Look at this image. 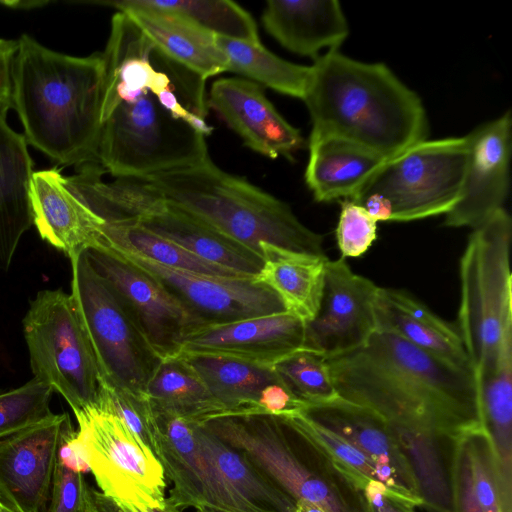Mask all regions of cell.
Wrapping results in <instances>:
<instances>
[{
  "mask_svg": "<svg viewBox=\"0 0 512 512\" xmlns=\"http://www.w3.org/2000/svg\"><path fill=\"white\" fill-rule=\"evenodd\" d=\"M326 359L338 395L378 413L392 428L457 439L481 427L473 371L391 332L377 330L362 347Z\"/></svg>",
  "mask_w": 512,
  "mask_h": 512,
  "instance_id": "6da1fadb",
  "label": "cell"
},
{
  "mask_svg": "<svg viewBox=\"0 0 512 512\" xmlns=\"http://www.w3.org/2000/svg\"><path fill=\"white\" fill-rule=\"evenodd\" d=\"M11 66V108L32 145L60 165L95 163L101 134L102 53L75 57L27 34Z\"/></svg>",
  "mask_w": 512,
  "mask_h": 512,
  "instance_id": "7a4b0ae2",
  "label": "cell"
},
{
  "mask_svg": "<svg viewBox=\"0 0 512 512\" xmlns=\"http://www.w3.org/2000/svg\"><path fill=\"white\" fill-rule=\"evenodd\" d=\"M303 101L312 123L309 138L343 139L387 159L429 133L422 100L388 66L339 50L314 60Z\"/></svg>",
  "mask_w": 512,
  "mask_h": 512,
  "instance_id": "3957f363",
  "label": "cell"
},
{
  "mask_svg": "<svg viewBox=\"0 0 512 512\" xmlns=\"http://www.w3.org/2000/svg\"><path fill=\"white\" fill-rule=\"evenodd\" d=\"M167 203L262 255L260 243L328 258L322 235L302 224L290 206L209 158L181 169L135 179Z\"/></svg>",
  "mask_w": 512,
  "mask_h": 512,
  "instance_id": "277c9868",
  "label": "cell"
},
{
  "mask_svg": "<svg viewBox=\"0 0 512 512\" xmlns=\"http://www.w3.org/2000/svg\"><path fill=\"white\" fill-rule=\"evenodd\" d=\"M202 426L245 455L294 504L307 502L325 512H373L365 484L281 419L224 415Z\"/></svg>",
  "mask_w": 512,
  "mask_h": 512,
  "instance_id": "5b68a950",
  "label": "cell"
},
{
  "mask_svg": "<svg viewBox=\"0 0 512 512\" xmlns=\"http://www.w3.org/2000/svg\"><path fill=\"white\" fill-rule=\"evenodd\" d=\"M101 125L95 163L118 179H142L210 158L205 136L175 118L149 89L118 98Z\"/></svg>",
  "mask_w": 512,
  "mask_h": 512,
  "instance_id": "8992f818",
  "label": "cell"
},
{
  "mask_svg": "<svg viewBox=\"0 0 512 512\" xmlns=\"http://www.w3.org/2000/svg\"><path fill=\"white\" fill-rule=\"evenodd\" d=\"M467 136L421 141L386 159L350 199L377 222L446 215L459 202Z\"/></svg>",
  "mask_w": 512,
  "mask_h": 512,
  "instance_id": "52a82bcc",
  "label": "cell"
},
{
  "mask_svg": "<svg viewBox=\"0 0 512 512\" xmlns=\"http://www.w3.org/2000/svg\"><path fill=\"white\" fill-rule=\"evenodd\" d=\"M512 221L502 208L473 229L460 259L457 331L474 375L489 370L512 328Z\"/></svg>",
  "mask_w": 512,
  "mask_h": 512,
  "instance_id": "ba28073f",
  "label": "cell"
},
{
  "mask_svg": "<svg viewBox=\"0 0 512 512\" xmlns=\"http://www.w3.org/2000/svg\"><path fill=\"white\" fill-rule=\"evenodd\" d=\"M23 332L33 378L59 393L74 413L97 407L104 383L70 294L39 291L23 319Z\"/></svg>",
  "mask_w": 512,
  "mask_h": 512,
  "instance_id": "9c48e42d",
  "label": "cell"
},
{
  "mask_svg": "<svg viewBox=\"0 0 512 512\" xmlns=\"http://www.w3.org/2000/svg\"><path fill=\"white\" fill-rule=\"evenodd\" d=\"M70 260V296L104 385L144 395L161 359L85 252Z\"/></svg>",
  "mask_w": 512,
  "mask_h": 512,
  "instance_id": "30bf717a",
  "label": "cell"
},
{
  "mask_svg": "<svg viewBox=\"0 0 512 512\" xmlns=\"http://www.w3.org/2000/svg\"><path fill=\"white\" fill-rule=\"evenodd\" d=\"M77 438L101 492L120 503L163 506L166 476L155 454L112 413L91 407L74 413Z\"/></svg>",
  "mask_w": 512,
  "mask_h": 512,
  "instance_id": "8fae6325",
  "label": "cell"
},
{
  "mask_svg": "<svg viewBox=\"0 0 512 512\" xmlns=\"http://www.w3.org/2000/svg\"><path fill=\"white\" fill-rule=\"evenodd\" d=\"M85 254L161 360L179 355L185 339L204 326L158 279L114 251Z\"/></svg>",
  "mask_w": 512,
  "mask_h": 512,
  "instance_id": "7c38bea8",
  "label": "cell"
},
{
  "mask_svg": "<svg viewBox=\"0 0 512 512\" xmlns=\"http://www.w3.org/2000/svg\"><path fill=\"white\" fill-rule=\"evenodd\" d=\"M158 279L204 326L286 312L253 276H218L174 269L132 252L108 248Z\"/></svg>",
  "mask_w": 512,
  "mask_h": 512,
  "instance_id": "4fadbf2b",
  "label": "cell"
},
{
  "mask_svg": "<svg viewBox=\"0 0 512 512\" xmlns=\"http://www.w3.org/2000/svg\"><path fill=\"white\" fill-rule=\"evenodd\" d=\"M379 288L353 272L345 258L328 259L320 306L315 317L305 323L303 348L331 358L365 345L377 331Z\"/></svg>",
  "mask_w": 512,
  "mask_h": 512,
  "instance_id": "5bb4252c",
  "label": "cell"
},
{
  "mask_svg": "<svg viewBox=\"0 0 512 512\" xmlns=\"http://www.w3.org/2000/svg\"><path fill=\"white\" fill-rule=\"evenodd\" d=\"M74 432L67 413H53L1 439L0 503L15 512H45L59 448Z\"/></svg>",
  "mask_w": 512,
  "mask_h": 512,
  "instance_id": "9a60e30c",
  "label": "cell"
},
{
  "mask_svg": "<svg viewBox=\"0 0 512 512\" xmlns=\"http://www.w3.org/2000/svg\"><path fill=\"white\" fill-rule=\"evenodd\" d=\"M512 118L509 111L469 134L462 194L445 215L448 227L476 228L504 208L509 188Z\"/></svg>",
  "mask_w": 512,
  "mask_h": 512,
  "instance_id": "2e32d148",
  "label": "cell"
},
{
  "mask_svg": "<svg viewBox=\"0 0 512 512\" xmlns=\"http://www.w3.org/2000/svg\"><path fill=\"white\" fill-rule=\"evenodd\" d=\"M305 323L281 312L202 326L184 341L180 354L222 357L270 366L302 349Z\"/></svg>",
  "mask_w": 512,
  "mask_h": 512,
  "instance_id": "e0dca14e",
  "label": "cell"
},
{
  "mask_svg": "<svg viewBox=\"0 0 512 512\" xmlns=\"http://www.w3.org/2000/svg\"><path fill=\"white\" fill-rule=\"evenodd\" d=\"M303 412L374 461L385 476L389 494L415 508L423 506L409 463L391 426L382 416L341 397Z\"/></svg>",
  "mask_w": 512,
  "mask_h": 512,
  "instance_id": "ac0fdd59",
  "label": "cell"
},
{
  "mask_svg": "<svg viewBox=\"0 0 512 512\" xmlns=\"http://www.w3.org/2000/svg\"><path fill=\"white\" fill-rule=\"evenodd\" d=\"M207 105L244 145L268 158L291 160L305 144L301 132L279 114L262 86L251 80L230 77L214 81Z\"/></svg>",
  "mask_w": 512,
  "mask_h": 512,
  "instance_id": "d6986e66",
  "label": "cell"
},
{
  "mask_svg": "<svg viewBox=\"0 0 512 512\" xmlns=\"http://www.w3.org/2000/svg\"><path fill=\"white\" fill-rule=\"evenodd\" d=\"M29 195L33 224L39 235L70 259L102 247L106 220L59 169L34 172Z\"/></svg>",
  "mask_w": 512,
  "mask_h": 512,
  "instance_id": "ffe728a7",
  "label": "cell"
},
{
  "mask_svg": "<svg viewBox=\"0 0 512 512\" xmlns=\"http://www.w3.org/2000/svg\"><path fill=\"white\" fill-rule=\"evenodd\" d=\"M138 199L137 214L133 220L146 229L210 263L243 275L255 277L262 268L261 254L167 203L142 183Z\"/></svg>",
  "mask_w": 512,
  "mask_h": 512,
  "instance_id": "44dd1931",
  "label": "cell"
},
{
  "mask_svg": "<svg viewBox=\"0 0 512 512\" xmlns=\"http://www.w3.org/2000/svg\"><path fill=\"white\" fill-rule=\"evenodd\" d=\"M95 3L124 12L164 56L204 80L227 71L228 61L217 45L216 35L186 18L136 5L132 0Z\"/></svg>",
  "mask_w": 512,
  "mask_h": 512,
  "instance_id": "7402d4cb",
  "label": "cell"
},
{
  "mask_svg": "<svg viewBox=\"0 0 512 512\" xmlns=\"http://www.w3.org/2000/svg\"><path fill=\"white\" fill-rule=\"evenodd\" d=\"M262 22L284 48L314 60L324 48L338 50L349 34L337 0H268Z\"/></svg>",
  "mask_w": 512,
  "mask_h": 512,
  "instance_id": "603a6c76",
  "label": "cell"
},
{
  "mask_svg": "<svg viewBox=\"0 0 512 512\" xmlns=\"http://www.w3.org/2000/svg\"><path fill=\"white\" fill-rule=\"evenodd\" d=\"M375 314L377 330L391 332L455 367L473 371L457 328L407 292L380 287Z\"/></svg>",
  "mask_w": 512,
  "mask_h": 512,
  "instance_id": "cb8c5ba5",
  "label": "cell"
},
{
  "mask_svg": "<svg viewBox=\"0 0 512 512\" xmlns=\"http://www.w3.org/2000/svg\"><path fill=\"white\" fill-rule=\"evenodd\" d=\"M0 109V270L9 268L23 234L33 224L30 185L33 161L24 136Z\"/></svg>",
  "mask_w": 512,
  "mask_h": 512,
  "instance_id": "d4e9b609",
  "label": "cell"
},
{
  "mask_svg": "<svg viewBox=\"0 0 512 512\" xmlns=\"http://www.w3.org/2000/svg\"><path fill=\"white\" fill-rule=\"evenodd\" d=\"M481 428L497 463L505 506L512 511V328L503 336L493 366L475 374Z\"/></svg>",
  "mask_w": 512,
  "mask_h": 512,
  "instance_id": "484cf974",
  "label": "cell"
},
{
  "mask_svg": "<svg viewBox=\"0 0 512 512\" xmlns=\"http://www.w3.org/2000/svg\"><path fill=\"white\" fill-rule=\"evenodd\" d=\"M305 181L317 202L351 199L387 159L335 137L309 138Z\"/></svg>",
  "mask_w": 512,
  "mask_h": 512,
  "instance_id": "4316f807",
  "label": "cell"
},
{
  "mask_svg": "<svg viewBox=\"0 0 512 512\" xmlns=\"http://www.w3.org/2000/svg\"><path fill=\"white\" fill-rule=\"evenodd\" d=\"M260 249L263 265L254 279L276 293L286 312L304 323L311 321L320 306L329 258L296 253L266 242L260 243Z\"/></svg>",
  "mask_w": 512,
  "mask_h": 512,
  "instance_id": "83f0119b",
  "label": "cell"
},
{
  "mask_svg": "<svg viewBox=\"0 0 512 512\" xmlns=\"http://www.w3.org/2000/svg\"><path fill=\"white\" fill-rule=\"evenodd\" d=\"M144 396L154 414L178 416L198 424L226 413L182 355L160 361Z\"/></svg>",
  "mask_w": 512,
  "mask_h": 512,
  "instance_id": "f1b7e54d",
  "label": "cell"
},
{
  "mask_svg": "<svg viewBox=\"0 0 512 512\" xmlns=\"http://www.w3.org/2000/svg\"><path fill=\"white\" fill-rule=\"evenodd\" d=\"M392 430L416 479L423 506L434 512H452L451 470L455 442L459 437Z\"/></svg>",
  "mask_w": 512,
  "mask_h": 512,
  "instance_id": "f546056e",
  "label": "cell"
},
{
  "mask_svg": "<svg viewBox=\"0 0 512 512\" xmlns=\"http://www.w3.org/2000/svg\"><path fill=\"white\" fill-rule=\"evenodd\" d=\"M179 355L191 364L211 394L223 405L225 415L257 414L261 391L280 380L270 366L214 356Z\"/></svg>",
  "mask_w": 512,
  "mask_h": 512,
  "instance_id": "4dcf8cb0",
  "label": "cell"
},
{
  "mask_svg": "<svg viewBox=\"0 0 512 512\" xmlns=\"http://www.w3.org/2000/svg\"><path fill=\"white\" fill-rule=\"evenodd\" d=\"M195 435L223 478L248 502L264 512H292L294 502L245 455L221 441L201 424L195 423Z\"/></svg>",
  "mask_w": 512,
  "mask_h": 512,
  "instance_id": "1f68e13d",
  "label": "cell"
},
{
  "mask_svg": "<svg viewBox=\"0 0 512 512\" xmlns=\"http://www.w3.org/2000/svg\"><path fill=\"white\" fill-rule=\"evenodd\" d=\"M101 248L132 252L174 269L218 276H247L204 260L133 219L106 220Z\"/></svg>",
  "mask_w": 512,
  "mask_h": 512,
  "instance_id": "d6a6232c",
  "label": "cell"
},
{
  "mask_svg": "<svg viewBox=\"0 0 512 512\" xmlns=\"http://www.w3.org/2000/svg\"><path fill=\"white\" fill-rule=\"evenodd\" d=\"M220 50L227 58V71L245 76L251 81L279 93L302 99L311 75V66L286 61L267 50L262 44L216 36Z\"/></svg>",
  "mask_w": 512,
  "mask_h": 512,
  "instance_id": "836d02e7",
  "label": "cell"
},
{
  "mask_svg": "<svg viewBox=\"0 0 512 512\" xmlns=\"http://www.w3.org/2000/svg\"><path fill=\"white\" fill-rule=\"evenodd\" d=\"M134 4L178 14L202 29L225 38L261 44L252 16L229 0H132Z\"/></svg>",
  "mask_w": 512,
  "mask_h": 512,
  "instance_id": "e575fe53",
  "label": "cell"
},
{
  "mask_svg": "<svg viewBox=\"0 0 512 512\" xmlns=\"http://www.w3.org/2000/svg\"><path fill=\"white\" fill-rule=\"evenodd\" d=\"M272 368L288 390L307 408L340 398L332 382L327 359L309 349H299Z\"/></svg>",
  "mask_w": 512,
  "mask_h": 512,
  "instance_id": "d590c367",
  "label": "cell"
},
{
  "mask_svg": "<svg viewBox=\"0 0 512 512\" xmlns=\"http://www.w3.org/2000/svg\"><path fill=\"white\" fill-rule=\"evenodd\" d=\"M53 392L35 378L8 391L0 389V440L50 417Z\"/></svg>",
  "mask_w": 512,
  "mask_h": 512,
  "instance_id": "8d00e7d4",
  "label": "cell"
},
{
  "mask_svg": "<svg viewBox=\"0 0 512 512\" xmlns=\"http://www.w3.org/2000/svg\"><path fill=\"white\" fill-rule=\"evenodd\" d=\"M475 496L483 512H509L505 506L497 463L487 434L479 427L463 434Z\"/></svg>",
  "mask_w": 512,
  "mask_h": 512,
  "instance_id": "74e56055",
  "label": "cell"
},
{
  "mask_svg": "<svg viewBox=\"0 0 512 512\" xmlns=\"http://www.w3.org/2000/svg\"><path fill=\"white\" fill-rule=\"evenodd\" d=\"M377 221L360 205L341 201L336 239L342 258L363 255L377 238Z\"/></svg>",
  "mask_w": 512,
  "mask_h": 512,
  "instance_id": "f35d334b",
  "label": "cell"
},
{
  "mask_svg": "<svg viewBox=\"0 0 512 512\" xmlns=\"http://www.w3.org/2000/svg\"><path fill=\"white\" fill-rule=\"evenodd\" d=\"M87 487L82 473L58 461L45 512H85Z\"/></svg>",
  "mask_w": 512,
  "mask_h": 512,
  "instance_id": "ab89813d",
  "label": "cell"
},
{
  "mask_svg": "<svg viewBox=\"0 0 512 512\" xmlns=\"http://www.w3.org/2000/svg\"><path fill=\"white\" fill-rule=\"evenodd\" d=\"M452 512H483L475 496L463 434L456 440L451 470Z\"/></svg>",
  "mask_w": 512,
  "mask_h": 512,
  "instance_id": "60d3db41",
  "label": "cell"
},
{
  "mask_svg": "<svg viewBox=\"0 0 512 512\" xmlns=\"http://www.w3.org/2000/svg\"><path fill=\"white\" fill-rule=\"evenodd\" d=\"M306 409L281 380L265 386L257 401V414L262 415L281 417Z\"/></svg>",
  "mask_w": 512,
  "mask_h": 512,
  "instance_id": "b9f144b4",
  "label": "cell"
},
{
  "mask_svg": "<svg viewBox=\"0 0 512 512\" xmlns=\"http://www.w3.org/2000/svg\"><path fill=\"white\" fill-rule=\"evenodd\" d=\"M85 512H181L169 498L163 506H140L120 503L90 486L86 491Z\"/></svg>",
  "mask_w": 512,
  "mask_h": 512,
  "instance_id": "7bdbcfd3",
  "label": "cell"
},
{
  "mask_svg": "<svg viewBox=\"0 0 512 512\" xmlns=\"http://www.w3.org/2000/svg\"><path fill=\"white\" fill-rule=\"evenodd\" d=\"M364 489L373 512H415V507L393 497L380 482L368 481Z\"/></svg>",
  "mask_w": 512,
  "mask_h": 512,
  "instance_id": "ee69618b",
  "label": "cell"
},
{
  "mask_svg": "<svg viewBox=\"0 0 512 512\" xmlns=\"http://www.w3.org/2000/svg\"><path fill=\"white\" fill-rule=\"evenodd\" d=\"M17 40L0 39V109L11 108V66Z\"/></svg>",
  "mask_w": 512,
  "mask_h": 512,
  "instance_id": "f6af8a7d",
  "label": "cell"
},
{
  "mask_svg": "<svg viewBox=\"0 0 512 512\" xmlns=\"http://www.w3.org/2000/svg\"><path fill=\"white\" fill-rule=\"evenodd\" d=\"M58 461L75 472L84 474L90 471L85 452L77 438L76 431L62 442L58 452Z\"/></svg>",
  "mask_w": 512,
  "mask_h": 512,
  "instance_id": "bcb514c9",
  "label": "cell"
},
{
  "mask_svg": "<svg viewBox=\"0 0 512 512\" xmlns=\"http://www.w3.org/2000/svg\"><path fill=\"white\" fill-rule=\"evenodd\" d=\"M292 512H325V511L316 505L299 501L294 504Z\"/></svg>",
  "mask_w": 512,
  "mask_h": 512,
  "instance_id": "7dc6e473",
  "label": "cell"
},
{
  "mask_svg": "<svg viewBox=\"0 0 512 512\" xmlns=\"http://www.w3.org/2000/svg\"><path fill=\"white\" fill-rule=\"evenodd\" d=\"M0 512H15L14 510L8 508L7 506L0 503Z\"/></svg>",
  "mask_w": 512,
  "mask_h": 512,
  "instance_id": "c3c4849f",
  "label": "cell"
}]
</instances>
